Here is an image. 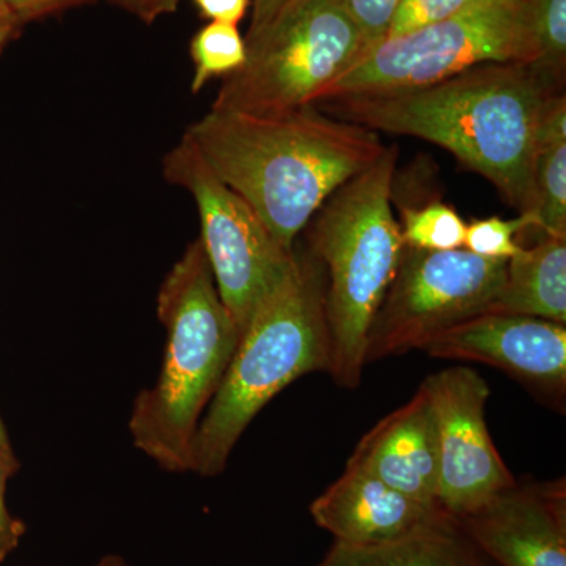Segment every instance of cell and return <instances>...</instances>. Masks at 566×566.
Segmentation results:
<instances>
[{
    "label": "cell",
    "instance_id": "obj_30",
    "mask_svg": "<svg viewBox=\"0 0 566 566\" xmlns=\"http://www.w3.org/2000/svg\"><path fill=\"white\" fill-rule=\"evenodd\" d=\"M0 458H2L10 476L20 471V461H18L17 453H14L13 446H11L9 431H7L2 416H0Z\"/></svg>",
    "mask_w": 566,
    "mask_h": 566
},
{
    "label": "cell",
    "instance_id": "obj_21",
    "mask_svg": "<svg viewBox=\"0 0 566 566\" xmlns=\"http://www.w3.org/2000/svg\"><path fill=\"white\" fill-rule=\"evenodd\" d=\"M526 230H536L534 212L513 219L499 216L465 223L464 249L490 260H510L523 249L517 238Z\"/></svg>",
    "mask_w": 566,
    "mask_h": 566
},
{
    "label": "cell",
    "instance_id": "obj_14",
    "mask_svg": "<svg viewBox=\"0 0 566 566\" xmlns=\"http://www.w3.org/2000/svg\"><path fill=\"white\" fill-rule=\"evenodd\" d=\"M348 463L371 472L394 490L439 506V434L427 386L360 439Z\"/></svg>",
    "mask_w": 566,
    "mask_h": 566
},
{
    "label": "cell",
    "instance_id": "obj_6",
    "mask_svg": "<svg viewBox=\"0 0 566 566\" xmlns=\"http://www.w3.org/2000/svg\"><path fill=\"white\" fill-rule=\"evenodd\" d=\"M244 39V65L222 81L211 109L274 117L312 106L365 54L342 0H292Z\"/></svg>",
    "mask_w": 566,
    "mask_h": 566
},
{
    "label": "cell",
    "instance_id": "obj_28",
    "mask_svg": "<svg viewBox=\"0 0 566 566\" xmlns=\"http://www.w3.org/2000/svg\"><path fill=\"white\" fill-rule=\"evenodd\" d=\"M289 2H292V0H251L252 14L248 33L262 29Z\"/></svg>",
    "mask_w": 566,
    "mask_h": 566
},
{
    "label": "cell",
    "instance_id": "obj_23",
    "mask_svg": "<svg viewBox=\"0 0 566 566\" xmlns=\"http://www.w3.org/2000/svg\"><path fill=\"white\" fill-rule=\"evenodd\" d=\"M363 35L365 52L389 35L390 24L400 0H342Z\"/></svg>",
    "mask_w": 566,
    "mask_h": 566
},
{
    "label": "cell",
    "instance_id": "obj_4",
    "mask_svg": "<svg viewBox=\"0 0 566 566\" xmlns=\"http://www.w3.org/2000/svg\"><path fill=\"white\" fill-rule=\"evenodd\" d=\"M326 275L322 263L296 249L285 279L253 312L218 392L200 420L191 472L222 474L234 446L264 406L314 371H329Z\"/></svg>",
    "mask_w": 566,
    "mask_h": 566
},
{
    "label": "cell",
    "instance_id": "obj_12",
    "mask_svg": "<svg viewBox=\"0 0 566 566\" xmlns=\"http://www.w3.org/2000/svg\"><path fill=\"white\" fill-rule=\"evenodd\" d=\"M457 523L502 566H566L565 480L515 482Z\"/></svg>",
    "mask_w": 566,
    "mask_h": 566
},
{
    "label": "cell",
    "instance_id": "obj_24",
    "mask_svg": "<svg viewBox=\"0 0 566 566\" xmlns=\"http://www.w3.org/2000/svg\"><path fill=\"white\" fill-rule=\"evenodd\" d=\"M96 0H9L14 17L21 25L28 22L46 20L55 14L77 9V7L91 6Z\"/></svg>",
    "mask_w": 566,
    "mask_h": 566
},
{
    "label": "cell",
    "instance_id": "obj_3",
    "mask_svg": "<svg viewBox=\"0 0 566 566\" xmlns=\"http://www.w3.org/2000/svg\"><path fill=\"white\" fill-rule=\"evenodd\" d=\"M166 329L158 381L142 390L129 416L133 444L159 468L191 472L200 420L227 374L240 329L222 303L199 238L164 279L156 303Z\"/></svg>",
    "mask_w": 566,
    "mask_h": 566
},
{
    "label": "cell",
    "instance_id": "obj_18",
    "mask_svg": "<svg viewBox=\"0 0 566 566\" xmlns=\"http://www.w3.org/2000/svg\"><path fill=\"white\" fill-rule=\"evenodd\" d=\"M193 63L191 92L199 93L216 77H229L244 65L245 39L238 25L208 22L189 44Z\"/></svg>",
    "mask_w": 566,
    "mask_h": 566
},
{
    "label": "cell",
    "instance_id": "obj_1",
    "mask_svg": "<svg viewBox=\"0 0 566 566\" xmlns=\"http://www.w3.org/2000/svg\"><path fill=\"white\" fill-rule=\"evenodd\" d=\"M562 92L565 85L534 63H483L427 87L316 104L331 117L370 132L439 145L523 214L535 208L539 125Z\"/></svg>",
    "mask_w": 566,
    "mask_h": 566
},
{
    "label": "cell",
    "instance_id": "obj_16",
    "mask_svg": "<svg viewBox=\"0 0 566 566\" xmlns=\"http://www.w3.org/2000/svg\"><path fill=\"white\" fill-rule=\"evenodd\" d=\"M318 566H482L460 532L455 517L446 515L411 534L354 546L335 542Z\"/></svg>",
    "mask_w": 566,
    "mask_h": 566
},
{
    "label": "cell",
    "instance_id": "obj_5",
    "mask_svg": "<svg viewBox=\"0 0 566 566\" xmlns=\"http://www.w3.org/2000/svg\"><path fill=\"white\" fill-rule=\"evenodd\" d=\"M398 147L327 197L305 227L307 252L326 275L329 374L346 389L360 385L367 337L392 283L405 241L394 216Z\"/></svg>",
    "mask_w": 566,
    "mask_h": 566
},
{
    "label": "cell",
    "instance_id": "obj_27",
    "mask_svg": "<svg viewBox=\"0 0 566 566\" xmlns=\"http://www.w3.org/2000/svg\"><path fill=\"white\" fill-rule=\"evenodd\" d=\"M180 2L181 0H139L134 14L145 24H153L159 18L174 13Z\"/></svg>",
    "mask_w": 566,
    "mask_h": 566
},
{
    "label": "cell",
    "instance_id": "obj_22",
    "mask_svg": "<svg viewBox=\"0 0 566 566\" xmlns=\"http://www.w3.org/2000/svg\"><path fill=\"white\" fill-rule=\"evenodd\" d=\"M469 2L471 0H400L387 39L406 35L444 21Z\"/></svg>",
    "mask_w": 566,
    "mask_h": 566
},
{
    "label": "cell",
    "instance_id": "obj_7",
    "mask_svg": "<svg viewBox=\"0 0 566 566\" xmlns=\"http://www.w3.org/2000/svg\"><path fill=\"white\" fill-rule=\"evenodd\" d=\"M532 0H471L452 17L382 40L316 103L348 95L427 87L483 63H535Z\"/></svg>",
    "mask_w": 566,
    "mask_h": 566
},
{
    "label": "cell",
    "instance_id": "obj_2",
    "mask_svg": "<svg viewBox=\"0 0 566 566\" xmlns=\"http://www.w3.org/2000/svg\"><path fill=\"white\" fill-rule=\"evenodd\" d=\"M185 136L290 252L327 197L387 147L378 133L315 104L274 117L210 109Z\"/></svg>",
    "mask_w": 566,
    "mask_h": 566
},
{
    "label": "cell",
    "instance_id": "obj_17",
    "mask_svg": "<svg viewBox=\"0 0 566 566\" xmlns=\"http://www.w3.org/2000/svg\"><path fill=\"white\" fill-rule=\"evenodd\" d=\"M534 186L536 232L566 238V140L538 145Z\"/></svg>",
    "mask_w": 566,
    "mask_h": 566
},
{
    "label": "cell",
    "instance_id": "obj_26",
    "mask_svg": "<svg viewBox=\"0 0 566 566\" xmlns=\"http://www.w3.org/2000/svg\"><path fill=\"white\" fill-rule=\"evenodd\" d=\"M200 17L210 22L238 25L244 20L251 0H191Z\"/></svg>",
    "mask_w": 566,
    "mask_h": 566
},
{
    "label": "cell",
    "instance_id": "obj_9",
    "mask_svg": "<svg viewBox=\"0 0 566 566\" xmlns=\"http://www.w3.org/2000/svg\"><path fill=\"white\" fill-rule=\"evenodd\" d=\"M505 268L506 260L483 259L464 248L436 252L405 245L368 331L365 363L422 349L436 335L490 312Z\"/></svg>",
    "mask_w": 566,
    "mask_h": 566
},
{
    "label": "cell",
    "instance_id": "obj_10",
    "mask_svg": "<svg viewBox=\"0 0 566 566\" xmlns=\"http://www.w3.org/2000/svg\"><path fill=\"white\" fill-rule=\"evenodd\" d=\"M423 385L438 420L439 506L460 520L516 480L488 430L485 379L472 368L452 367L428 376Z\"/></svg>",
    "mask_w": 566,
    "mask_h": 566
},
{
    "label": "cell",
    "instance_id": "obj_15",
    "mask_svg": "<svg viewBox=\"0 0 566 566\" xmlns=\"http://www.w3.org/2000/svg\"><path fill=\"white\" fill-rule=\"evenodd\" d=\"M490 312L566 323V238L539 234L506 260L505 281Z\"/></svg>",
    "mask_w": 566,
    "mask_h": 566
},
{
    "label": "cell",
    "instance_id": "obj_25",
    "mask_svg": "<svg viewBox=\"0 0 566 566\" xmlns=\"http://www.w3.org/2000/svg\"><path fill=\"white\" fill-rule=\"evenodd\" d=\"M9 479L11 476L0 458V562L6 560L20 546L21 538L25 534L24 523L11 515L7 506L6 485Z\"/></svg>",
    "mask_w": 566,
    "mask_h": 566
},
{
    "label": "cell",
    "instance_id": "obj_20",
    "mask_svg": "<svg viewBox=\"0 0 566 566\" xmlns=\"http://www.w3.org/2000/svg\"><path fill=\"white\" fill-rule=\"evenodd\" d=\"M538 59L534 65L551 81L565 85L566 0H532Z\"/></svg>",
    "mask_w": 566,
    "mask_h": 566
},
{
    "label": "cell",
    "instance_id": "obj_11",
    "mask_svg": "<svg viewBox=\"0 0 566 566\" xmlns=\"http://www.w3.org/2000/svg\"><path fill=\"white\" fill-rule=\"evenodd\" d=\"M441 359L491 365L521 385L560 401L566 390L565 324L486 312L450 327L423 346Z\"/></svg>",
    "mask_w": 566,
    "mask_h": 566
},
{
    "label": "cell",
    "instance_id": "obj_29",
    "mask_svg": "<svg viewBox=\"0 0 566 566\" xmlns=\"http://www.w3.org/2000/svg\"><path fill=\"white\" fill-rule=\"evenodd\" d=\"M21 24L11 10L9 0H0V55L9 46L10 41L17 36Z\"/></svg>",
    "mask_w": 566,
    "mask_h": 566
},
{
    "label": "cell",
    "instance_id": "obj_13",
    "mask_svg": "<svg viewBox=\"0 0 566 566\" xmlns=\"http://www.w3.org/2000/svg\"><path fill=\"white\" fill-rule=\"evenodd\" d=\"M312 516L345 545L390 542L441 520V506L417 502L371 472L346 463L344 475L312 504Z\"/></svg>",
    "mask_w": 566,
    "mask_h": 566
},
{
    "label": "cell",
    "instance_id": "obj_32",
    "mask_svg": "<svg viewBox=\"0 0 566 566\" xmlns=\"http://www.w3.org/2000/svg\"><path fill=\"white\" fill-rule=\"evenodd\" d=\"M96 566H128L125 564V562L122 560V558L118 557H106L103 558L102 562H99Z\"/></svg>",
    "mask_w": 566,
    "mask_h": 566
},
{
    "label": "cell",
    "instance_id": "obj_31",
    "mask_svg": "<svg viewBox=\"0 0 566 566\" xmlns=\"http://www.w3.org/2000/svg\"><path fill=\"white\" fill-rule=\"evenodd\" d=\"M107 2L112 3L114 7H118V9L129 11V13L134 14L139 0H107Z\"/></svg>",
    "mask_w": 566,
    "mask_h": 566
},
{
    "label": "cell",
    "instance_id": "obj_8",
    "mask_svg": "<svg viewBox=\"0 0 566 566\" xmlns=\"http://www.w3.org/2000/svg\"><path fill=\"white\" fill-rule=\"evenodd\" d=\"M163 175L191 193L212 277L243 333L256 307L292 270L296 248L286 251L275 240L251 205L212 172L188 137L182 136L164 156Z\"/></svg>",
    "mask_w": 566,
    "mask_h": 566
},
{
    "label": "cell",
    "instance_id": "obj_19",
    "mask_svg": "<svg viewBox=\"0 0 566 566\" xmlns=\"http://www.w3.org/2000/svg\"><path fill=\"white\" fill-rule=\"evenodd\" d=\"M405 245L420 251H455L464 245L465 222L455 208L434 199L422 207L401 208Z\"/></svg>",
    "mask_w": 566,
    "mask_h": 566
}]
</instances>
